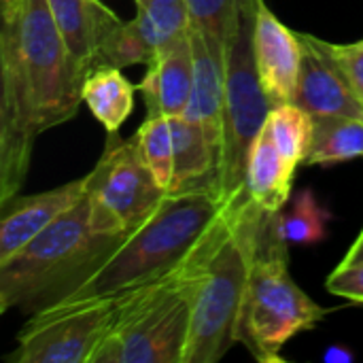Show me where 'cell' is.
<instances>
[{
  "mask_svg": "<svg viewBox=\"0 0 363 363\" xmlns=\"http://www.w3.org/2000/svg\"><path fill=\"white\" fill-rule=\"evenodd\" d=\"M83 83L47 0L0 19V204L26 183L36 138L79 113Z\"/></svg>",
  "mask_w": 363,
  "mask_h": 363,
  "instance_id": "6da1fadb",
  "label": "cell"
},
{
  "mask_svg": "<svg viewBox=\"0 0 363 363\" xmlns=\"http://www.w3.org/2000/svg\"><path fill=\"white\" fill-rule=\"evenodd\" d=\"M266 213L249 198L223 208L211 230L183 363H217L238 342V317Z\"/></svg>",
  "mask_w": 363,
  "mask_h": 363,
  "instance_id": "277c9868",
  "label": "cell"
},
{
  "mask_svg": "<svg viewBox=\"0 0 363 363\" xmlns=\"http://www.w3.org/2000/svg\"><path fill=\"white\" fill-rule=\"evenodd\" d=\"M255 0H242L234 32L225 45L223 130L219 149L217 194L223 208L245 202L247 162L255 136L268 121L272 102L262 87L253 55Z\"/></svg>",
  "mask_w": 363,
  "mask_h": 363,
  "instance_id": "52a82bcc",
  "label": "cell"
},
{
  "mask_svg": "<svg viewBox=\"0 0 363 363\" xmlns=\"http://www.w3.org/2000/svg\"><path fill=\"white\" fill-rule=\"evenodd\" d=\"M134 91L136 87L121 74V68L102 66L85 79L81 96L102 128L117 134L134 111Z\"/></svg>",
  "mask_w": 363,
  "mask_h": 363,
  "instance_id": "ac0fdd59",
  "label": "cell"
},
{
  "mask_svg": "<svg viewBox=\"0 0 363 363\" xmlns=\"http://www.w3.org/2000/svg\"><path fill=\"white\" fill-rule=\"evenodd\" d=\"M330 217L313 189H302L291 200V206L277 215V225L287 245H317L328 238Z\"/></svg>",
  "mask_w": 363,
  "mask_h": 363,
  "instance_id": "44dd1931",
  "label": "cell"
},
{
  "mask_svg": "<svg viewBox=\"0 0 363 363\" xmlns=\"http://www.w3.org/2000/svg\"><path fill=\"white\" fill-rule=\"evenodd\" d=\"M19 2H21V0H0V19H2V17H9V15L17 9Z\"/></svg>",
  "mask_w": 363,
  "mask_h": 363,
  "instance_id": "f1b7e54d",
  "label": "cell"
},
{
  "mask_svg": "<svg viewBox=\"0 0 363 363\" xmlns=\"http://www.w3.org/2000/svg\"><path fill=\"white\" fill-rule=\"evenodd\" d=\"M174 134V179L168 194L217 189L219 147L204 128L187 117H170Z\"/></svg>",
  "mask_w": 363,
  "mask_h": 363,
  "instance_id": "2e32d148",
  "label": "cell"
},
{
  "mask_svg": "<svg viewBox=\"0 0 363 363\" xmlns=\"http://www.w3.org/2000/svg\"><path fill=\"white\" fill-rule=\"evenodd\" d=\"M189 28L202 32L213 45L225 49L240 15L242 0H185Z\"/></svg>",
  "mask_w": 363,
  "mask_h": 363,
  "instance_id": "d4e9b609",
  "label": "cell"
},
{
  "mask_svg": "<svg viewBox=\"0 0 363 363\" xmlns=\"http://www.w3.org/2000/svg\"><path fill=\"white\" fill-rule=\"evenodd\" d=\"M328 49L340 66L347 81L351 83V87L355 89V94L363 100V38L349 45L328 43Z\"/></svg>",
  "mask_w": 363,
  "mask_h": 363,
  "instance_id": "484cf974",
  "label": "cell"
},
{
  "mask_svg": "<svg viewBox=\"0 0 363 363\" xmlns=\"http://www.w3.org/2000/svg\"><path fill=\"white\" fill-rule=\"evenodd\" d=\"M153 55H155V49L134 17L132 21H121L113 30V34L106 38V43L100 51L98 68H102V66L125 68V66H134V64H149L153 60Z\"/></svg>",
  "mask_w": 363,
  "mask_h": 363,
  "instance_id": "cb8c5ba5",
  "label": "cell"
},
{
  "mask_svg": "<svg viewBox=\"0 0 363 363\" xmlns=\"http://www.w3.org/2000/svg\"><path fill=\"white\" fill-rule=\"evenodd\" d=\"M91 225L100 234L132 236L166 200L168 191L155 181L132 136L108 134L104 151L87 174Z\"/></svg>",
  "mask_w": 363,
  "mask_h": 363,
  "instance_id": "ba28073f",
  "label": "cell"
},
{
  "mask_svg": "<svg viewBox=\"0 0 363 363\" xmlns=\"http://www.w3.org/2000/svg\"><path fill=\"white\" fill-rule=\"evenodd\" d=\"M296 168L277 149L268 125L255 136L247 162V196L266 215H277L291 198Z\"/></svg>",
  "mask_w": 363,
  "mask_h": 363,
  "instance_id": "e0dca14e",
  "label": "cell"
},
{
  "mask_svg": "<svg viewBox=\"0 0 363 363\" xmlns=\"http://www.w3.org/2000/svg\"><path fill=\"white\" fill-rule=\"evenodd\" d=\"M64 43L87 79L100 60V51L113 30L123 21L102 0H47Z\"/></svg>",
  "mask_w": 363,
  "mask_h": 363,
  "instance_id": "5bb4252c",
  "label": "cell"
},
{
  "mask_svg": "<svg viewBox=\"0 0 363 363\" xmlns=\"http://www.w3.org/2000/svg\"><path fill=\"white\" fill-rule=\"evenodd\" d=\"M363 262V230L359 232V236L353 240L351 249L347 251V255L342 257V262L338 266H353V264H362Z\"/></svg>",
  "mask_w": 363,
  "mask_h": 363,
  "instance_id": "83f0119b",
  "label": "cell"
},
{
  "mask_svg": "<svg viewBox=\"0 0 363 363\" xmlns=\"http://www.w3.org/2000/svg\"><path fill=\"white\" fill-rule=\"evenodd\" d=\"M91 225L87 196L0 264V313H40L83 285L123 242Z\"/></svg>",
  "mask_w": 363,
  "mask_h": 363,
  "instance_id": "3957f363",
  "label": "cell"
},
{
  "mask_svg": "<svg viewBox=\"0 0 363 363\" xmlns=\"http://www.w3.org/2000/svg\"><path fill=\"white\" fill-rule=\"evenodd\" d=\"M87 191V177L64 183L55 189L13 196L0 204V264L11 259L43 230L77 206Z\"/></svg>",
  "mask_w": 363,
  "mask_h": 363,
  "instance_id": "7c38bea8",
  "label": "cell"
},
{
  "mask_svg": "<svg viewBox=\"0 0 363 363\" xmlns=\"http://www.w3.org/2000/svg\"><path fill=\"white\" fill-rule=\"evenodd\" d=\"M266 125L281 155L287 160L291 168L298 170V166L304 164L313 143V130H315L313 115L302 106H298L296 102H285L272 106Z\"/></svg>",
  "mask_w": 363,
  "mask_h": 363,
  "instance_id": "ffe728a7",
  "label": "cell"
},
{
  "mask_svg": "<svg viewBox=\"0 0 363 363\" xmlns=\"http://www.w3.org/2000/svg\"><path fill=\"white\" fill-rule=\"evenodd\" d=\"M208 236L181 268L121 296L91 363H183Z\"/></svg>",
  "mask_w": 363,
  "mask_h": 363,
  "instance_id": "5b68a950",
  "label": "cell"
},
{
  "mask_svg": "<svg viewBox=\"0 0 363 363\" xmlns=\"http://www.w3.org/2000/svg\"><path fill=\"white\" fill-rule=\"evenodd\" d=\"M313 143L306 166H334L363 160V119L357 117H313Z\"/></svg>",
  "mask_w": 363,
  "mask_h": 363,
  "instance_id": "d6986e66",
  "label": "cell"
},
{
  "mask_svg": "<svg viewBox=\"0 0 363 363\" xmlns=\"http://www.w3.org/2000/svg\"><path fill=\"white\" fill-rule=\"evenodd\" d=\"M121 296L64 300L40 313L17 336L13 363H91L94 353L111 332Z\"/></svg>",
  "mask_w": 363,
  "mask_h": 363,
  "instance_id": "9c48e42d",
  "label": "cell"
},
{
  "mask_svg": "<svg viewBox=\"0 0 363 363\" xmlns=\"http://www.w3.org/2000/svg\"><path fill=\"white\" fill-rule=\"evenodd\" d=\"M134 138L155 181L170 191L174 179V134L170 117H147Z\"/></svg>",
  "mask_w": 363,
  "mask_h": 363,
  "instance_id": "603a6c76",
  "label": "cell"
},
{
  "mask_svg": "<svg viewBox=\"0 0 363 363\" xmlns=\"http://www.w3.org/2000/svg\"><path fill=\"white\" fill-rule=\"evenodd\" d=\"M221 213L217 189L168 194L160 208L64 300L123 296L168 277L200 249Z\"/></svg>",
  "mask_w": 363,
  "mask_h": 363,
  "instance_id": "7a4b0ae2",
  "label": "cell"
},
{
  "mask_svg": "<svg viewBox=\"0 0 363 363\" xmlns=\"http://www.w3.org/2000/svg\"><path fill=\"white\" fill-rule=\"evenodd\" d=\"M277 215H266L262 223L236 330V340L262 363L283 362L289 340L328 315L291 279L289 245L279 234Z\"/></svg>",
  "mask_w": 363,
  "mask_h": 363,
  "instance_id": "8992f818",
  "label": "cell"
},
{
  "mask_svg": "<svg viewBox=\"0 0 363 363\" xmlns=\"http://www.w3.org/2000/svg\"><path fill=\"white\" fill-rule=\"evenodd\" d=\"M140 2H143V0H134V4H140Z\"/></svg>",
  "mask_w": 363,
  "mask_h": 363,
  "instance_id": "f546056e",
  "label": "cell"
},
{
  "mask_svg": "<svg viewBox=\"0 0 363 363\" xmlns=\"http://www.w3.org/2000/svg\"><path fill=\"white\" fill-rule=\"evenodd\" d=\"M194 85V49L189 32L160 49L138 83L147 117H181Z\"/></svg>",
  "mask_w": 363,
  "mask_h": 363,
  "instance_id": "4fadbf2b",
  "label": "cell"
},
{
  "mask_svg": "<svg viewBox=\"0 0 363 363\" xmlns=\"http://www.w3.org/2000/svg\"><path fill=\"white\" fill-rule=\"evenodd\" d=\"M194 49V85L183 117L200 123L211 140L221 149L223 121V85H225V49L213 45L202 32L189 28Z\"/></svg>",
  "mask_w": 363,
  "mask_h": 363,
  "instance_id": "9a60e30c",
  "label": "cell"
},
{
  "mask_svg": "<svg viewBox=\"0 0 363 363\" xmlns=\"http://www.w3.org/2000/svg\"><path fill=\"white\" fill-rule=\"evenodd\" d=\"M136 21L153 45L155 53L189 32L185 0H143L136 4Z\"/></svg>",
  "mask_w": 363,
  "mask_h": 363,
  "instance_id": "7402d4cb",
  "label": "cell"
},
{
  "mask_svg": "<svg viewBox=\"0 0 363 363\" xmlns=\"http://www.w3.org/2000/svg\"><path fill=\"white\" fill-rule=\"evenodd\" d=\"M253 55L272 106L294 102L302 66V40L270 11L266 0H255Z\"/></svg>",
  "mask_w": 363,
  "mask_h": 363,
  "instance_id": "30bf717a",
  "label": "cell"
},
{
  "mask_svg": "<svg viewBox=\"0 0 363 363\" xmlns=\"http://www.w3.org/2000/svg\"><path fill=\"white\" fill-rule=\"evenodd\" d=\"M302 40V66L294 102L313 117L363 119V100L355 94L328 49V40L298 32Z\"/></svg>",
  "mask_w": 363,
  "mask_h": 363,
  "instance_id": "8fae6325",
  "label": "cell"
},
{
  "mask_svg": "<svg viewBox=\"0 0 363 363\" xmlns=\"http://www.w3.org/2000/svg\"><path fill=\"white\" fill-rule=\"evenodd\" d=\"M325 287L330 294L363 306V262L353 266H336V270L328 277Z\"/></svg>",
  "mask_w": 363,
  "mask_h": 363,
  "instance_id": "4316f807",
  "label": "cell"
}]
</instances>
